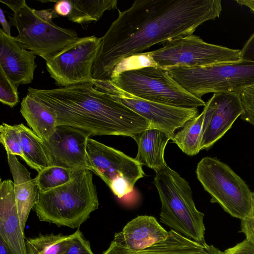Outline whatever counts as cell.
I'll list each match as a JSON object with an SVG mask.
<instances>
[{"label": "cell", "mask_w": 254, "mask_h": 254, "mask_svg": "<svg viewBox=\"0 0 254 254\" xmlns=\"http://www.w3.org/2000/svg\"><path fill=\"white\" fill-rule=\"evenodd\" d=\"M220 0H136L101 37L93 64L92 79L110 81L125 59L142 53L157 44L192 34L208 20L219 17Z\"/></svg>", "instance_id": "1"}, {"label": "cell", "mask_w": 254, "mask_h": 254, "mask_svg": "<svg viewBox=\"0 0 254 254\" xmlns=\"http://www.w3.org/2000/svg\"><path fill=\"white\" fill-rule=\"evenodd\" d=\"M27 94L56 114L58 126L76 128L94 135L133 139L150 128L145 118L91 81L52 89L28 88Z\"/></svg>", "instance_id": "2"}, {"label": "cell", "mask_w": 254, "mask_h": 254, "mask_svg": "<svg viewBox=\"0 0 254 254\" xmlns=\"http://www.w3.org/2000/svg\"><path fill=\"white\" fill-rule=\"evenodd\" d=\"M99 203L92 172H74L67 183L44 192L39 191L33 207L41 221L58 227L78 228L96 210Z\"/></svg>", "instance_id": "3"}, {"label": "cell", "mask_w": 254, "mask_h": 254, "mask_svg": "<svg viewBox=\"0 0 254 254\" xmlns=\"http://www.w3.org/2000/svg\"><path fill=\"white\" fill-rule=\"evenodd\" d=\"M13 12L10 25L18 31L17 38L26 49L45 61L79 37L72 29L60 27L53 22L58 17L54 9L36 10L24 0H0Z\"/></svg>", "instance_id": "4"}, {"label": "cell", "mask_w": 254, "mask_h": 254, "mask_svg": "<svg viewBox=\"0 0 254 254\" xmlns=\"http://www.w3.org/2000/svg\"><path fill=\"white\" fill-rule=\"evenodd\" d=\"M153 183L161 203L160 221L186 237L205 242L204 214L196 208L189 183L167 166L155 172Z\"/></svg>", "instance_id": "5"}, {"label": "cell", "mask_w": 254, "mask_h": 254, "mask_svg": "<svg viewBox=\"0 0 254 254\" xmlns=\"http://www.w3.org/2000/svg\"><path fill=\"white\" fill-rule=\"evenodd\" d=\"M164 69L184 89L200 99L209 93L240 94L254 86V62L243 60L206 66H173Z\"/></svg>", "instance_id": "6"}, {"label": "cell", "mask_w": 254, "mask_h": 254, "mask_svg": "<svg viewBox=\"0 0 254 254\" xmlns=\"http://www.w3.org/2000/svg\"><path fill=\"white\" fill-rule=\"evenodd\" d=\"M120 89L139 98L183 108L205 106L206 102L181 86L163 68L146 66L128 69L109 81Z\"/></svg>", "instance_id": "7"}, {"label": "cell", "mask_w": 254, "mask_h": 254, "mask_svg": "<svg viewBox=\"0 0 254 254\" xmlns=\"http://www.w3.org/2000/svg\"><path fill=\"white\" fill-rule=\"evenodd\" d=\"M196 174L210 195L211 203H218L231 216L240 220L249 214L253 192L227 164L216 158L205 157L197 164Z\"/></svg>", "instance_id": "8"}, {"label": "cell", "mask_w": 254, "mask_h": 254, "mask_svg": "<svg viewBox=\"0 0 254 254\" xmlns=\"http://www.w3.org/2000/svg\"><path fill=\"white\" fill-rule=\"evenodd\" d=\"M241 50L210 44L193 34L165 43L156 50L146 53L156 66L165 69L173 66H206L241 60Z\"/></svg>", "instance_id": "9"}, {"label": "cell", "mask_w": 254, "mask_h": 254, "mask_svg": "<svg viewBox=\"0 0 254 254\" xmlns=\"http://www.w3.org/2000/svg\"><path fill=\"white\" fill-rule=\"evenodd\" d=\"M101 37L79 38L46 60V68L55 84L60 87L88 82L101 45Z\"/></svg>", "instance_id": "10"}, {"label": "cell", "mask_w": 254, "mask_h": 254, "mask_svg": "<svg viewBox=\"0 0 254 254\" xmlns=\"http://www.w3.org/2000/svg\"><path fill=\"white\" fill-rule=\"evenodd\" d=\"M98 85L146 119L150 124V128L161 130L171 140L177 129L199 115L197 108L179 107L142 99L120 89L109 81L100 82Z\"/></svg>", "instance_id": "11"}, {"label": "cell", "mask_w": 254, "mask_h": 254, "mask_svg": "<svg viewBox=\"0 0 254 254\" xmlns=\"http://www.w3.org/2000/svg\"><path fill=\"white\" fill-rule=\"evenodd\" d=\"M86 152L90 171L109 187L119 178L125 179L132 188L144 177L142 165L123 152L89 137Z\"/></svg>", "instance_id": "12"}, {"label": "cell", "mask_w": 254, "mask_h": 254, "mask_svg": "<svg viewBox=\"0 0 254 254\" xmlns=\"http://www.w3.org/2000/svg\"><path fill=\"white\" fill-rule=\"evenodd\" d=\"M88 133L67 126H58L48 141H44L51 166L72 171L89 170L87 143Z\"/></svg>", "instance_id": "13"}, {"label": "cell", "mask_w": 254, "mask_h": 254, "mask_svg": "<svg viewBox=\"0 0 254 254\" xmlns=\"http://www.w3.org/2000/svg\"><path fill=\"white\" fill-rule=\"evenodd\" d=\"M203 109L205 116L201 150L212 146L244 112L240 94L235 92L213 93Z\"/></svg>", "instance_id": "14"}, {"label": "cell", "mask_w": 254, "mask_h": 254, "mask_svg": "<svg viewBox=\"0 0 254 254\" xmlns=\"http://www.w3.org/2000/svg\"><path fill=\"white\" fill-rule=\"evenodd\" d=\"M36 58V55L26 49L16 37L0 29V67L17 88L32 81Z\"/></svg>", "instance_id": "15"}, {"label": "cell", "mask_w": 254, "mask_h": 254, "mask_svg": "<svg viewBox=\"0 0 254 254\" xmlns=\"http://www.w3.org/2000/svg\"><path fill=\"white\" fill-rule=\"evenodd\" d=\"M0 236L11 254H27L24 230L18 213L11 180L0 183Z\"/></svg>", "instance_id": "16"}, {"label": "cell", "mask_w": 254, "mask_h": 254, "mask_svg": "<svg viewBox=\"0 0 254 254\" xmlns=\"http://www.w3.org/2000/svg\"><path fill=\"white\" fill-rule=\"evenodd\" d=\"M102 254H222V252L213 245L195 241L171 229L165 240L143 250L131 251L113 240Z\"/></svg>", "instance_id": "17"}, {"label": "cell", "mask_w": 254, "mask_h": 254, "mask_svg": "<svg viewBox=\"0 0 254 254\" xmlns=\"http://www.w3.org/2000/svg\"><path fill=\"white\" fill-rule=\"evenodd\" d=\"M168 235L154 217L139 215L115 233L113 240L130 251L138 252L165 240Z\"/></svg>", "instance_id": "18"}, {"label": "cell", "mask_w": 254, "mask_h": 254, "mask_svg": "<svg viewBox=\"0 0 254 254\" xmlns=\"http://www.w3.org/2000/svg\"><path fill=\"white\" fill-rule=\"evenodd\" d=\"M8 166L14 184V191L22 228L24 230L29 213L36 203L39 189L34 179L16 155L7 153Z\"/></svg>", "instance_id": "19"}, {"label": "cell", "mask_w": 254, "mask_h": 254, "mask_svg": "<svg viewBox=\"0 0 254 254\" xmlns=\"http://www.w3.org/2000/svg\"><path fill=\"white\" fill-rule=\"evenodd\" d=\"M137 147L135 159L155 172L167 167L164 153L170 138L165 133L155 128H148L134 138Z\"/></svg>", "instance_id": "20"}, {"label": "cell", "mask_w": 254, "mask_h": 254, "mask_svg": "<svg viewBox=\"0 0 254 254\" xmlns=\"http://www.w3.org/2000/svg\"><path fill=\"white\" fill-rule=\"evenodd\" d=\"M20 111L33 132L44 141H49L58 126L56 113L28 94L22 99Z\"/></svg>", "instance_id": "21"}, {"label": "cell", "mask_w": 254, "mask_h": 254, "mask_svg": "<svg viewBox=\"0 0 254 254\" xmlns=\"http://www.w3.org/2000/svg\"><path fill=\"white\" fill-rule=\"evenodd\" d=\"M18 126L25 162L38 172L51 166L43 140L23 124Z\"/></svg>", "instance_id": "22"}, {"label": "cell", "mask_w": 254, "mask_h": 254, "mask_svg": "<svg viewBox=\"0 0 254 254\" xmlns=\"http://www.w3.org/2000/svg\"><path fill=\"white\" fill-rule=\"evenodd\" d=\"M205 116V111L203 109L200 114L189 120L172 139L188 155H195L201 150Z\"/></svg>", "instance_id": "23"}, {"label": "cell", "mask_w": 254, "mask_h": 254, "mask_svg": "<svg viewBox=\"0 0 254 254\" xmlns=\"http://www.w3.org/2000/svg\"><path fill=\"white\" fill-rule=\"evenodd\" d=\"M72 10L68 19L81 25L99 20L106 10L117 8V0H70Z\"/></svg>", "instance_id": "24"}, {"label": "cell", "mask_w": 254, "mask_h": 254, "mask_svg": "<svg viewBox=\"0 0 254 254\" xmlns=\"http://www.w3.org/2000/svg\"><path fill=\"white\" fill-rule=\"evenodd\" d=\"M74 233L39 235L25 240L27 254H64L69 247Z\"/></svg>", "instance_id": "25"}, {"label": "cell", "mask_w": 254, "mask_h": 254, "mask_svg": "<svg viewBox=\"0 0 254 254\" xmlns=\"http://www.w3.org/2000/svg\"><path fill=\"white\" fill-rule=\"evenodd\" d=\"M74 172L56 166H51L38 172L34 178L39 191L44 192L61 186L69 182Z\"/></svg>", "instance_id": "26"}, {"label": "cell", "mask_w": 254, "mask_h": 254, "mask_svg": "<svg viewBox=\"0 0 254 254\" xmlns=\"http://www.w3.org/2000/svg\"><path fill=\"white\" fill-rule=\"evenodd\" d=\"M0 141L6 153L24 158L21 135L18 125L3 123L0 126Z\"/></svg>", "instance_id": "27"}, {"label": "cell", "mask_w": 254, "mask_h": 254, "mask_svg": "<svg viewBox=\"0 0 254 254\" xmlns=\"http://www.w3.org/2000/svg\"><path fill=\"white\" fill-rule=\"evenodd\" d=\"M0 101L11 108L15 106L19 101L17 88L0 67Z\"/></svg>", "instance_id": "28"}, {"label": "cell", "mask_w": 254, "mask_h": 254, "mask_svg": "<svg viewBox=\"0 0 254 254\" xmlns=\"http://www.w3.org/2000/svg\"><path fill=\"white\" fill-rule=\"evenodd\" d=\"M240 95L244 108L241 118L254 126V86L245 89Z\"/></svg>", "instance_id": "29"}, {"label": "cell", "mask_w": 254, "mask_h": 254, "mask_svg": "<svg viewBox=\"0 0 254 254\" xmlns=\"http://www.w3.org/2000/svg\"><path fill=\"white\" fill-rule=\"evenodd\" d=\"M64 254H94L89 242L86 240L81 232L77 230L74 233L70 245Z\"/></svg>", "instance_id": "30"}, {"label": "cell", "mask_w": 254, "mask_h": 254, "mask_svg": "<svg viewBox=\"0 0 254 254\" xmlns=\"http://www.w3.org/2000/svg\"><path fill=\"white\" fill-rule=\"evenodd\" d=\"M246 236V239L254 245V192H253V201L249 214L241 220V230Z\"/></svg>", "instance_id": "31"}, {"label": "cell", "mask_w": 254, "mask_h": 254, "mask_svg": "<svg viewBox=\"0 0 254 254\" xmlns=\"http://www.w3.org/2000/svg\"><path fill=\"white\" fill-rule=\"evenodd\" d=\"M109 187L114 194L119 198L123 197L133 190L128 182L122 178L114 180Z\"/></svg>", "instance_id": "32"}, {"label": "cell", "mask_w": 254, "mask_h": 254, "mask_svg": "<svg viewBox=\"0 0 254 254\" xmlns=\"http://www.w3.org/2000/svg\"><path fill=\"white\" fill-rule=\"evenodd\" d=\"M222 254H254V245L245 239L227 249L222 252Z\"/></svg>", "instance_id": "33"}, {"label": "cell", "mask_w": 254, "mask_h": 254, "mask_svg": "<svg viewBox=\"0 0 254 254\" xmlns=\"http://www.w3.org/2000/svg\"><path fill=\"white\" fill-rule=\"evenodd\" d=\"M240 56L241 60L254 62V32L241 50Z\"/></svg>", "instance_id": "34"}, {"label": "cell", "mask_w": 254, "mask_h": 254, "mask_svg": "<svg viewBox=\"0 0 254 254\" xmlns=\"http://www.w3.org/2000/svg\"><path fill=\"white\" fill-rule=\"evenodd\" d=\"M55 2L54 10L59 15L62 16H68L72 10V5L70 0H52Z\"/></svg>", "instance_id": "35"}, {"label": "cell", "mask_w": 254, "mask_h": 254, "mask_svg": "<svg viewBox=\"0 0 254 254\" xmlns=\"http://www.w3.org/2000/svg\"><path fill=\"white\" fill-rule=\"evenodd\" d=\"M0 22L2 27L3 30L8 35H11L10 34V25L5 18L3 11L0 8Z\"/></svg>", "instance_id": "36"}, {"label": "cell", "mask_w": 254, "mask_h": 254, "mask_svg": "<svg viewBox=\"0 0 254 254\" xmlns=\"http://www.w3.org/2000/svg\"><path fill=\"white\" fill-rule=\"evenodd\" d=\"M236 1L241 5L249 7L254 13V0H237Z\"/></svg>", "instance_id": "37"}, {"label": "cell", "mask_w": 254, "mask_h": 254, "mask_svg": "<svg viewBox=\"0 0 254 254\" xmlns=\"http://www.w3.org/2000/svg\"><path fill=\"white\" fill-rule=\"evenodd\" d=\"M0 254H11L8 246L1 238H0Z\"/></svg>", "instance_id": "38"}]
</instances>
